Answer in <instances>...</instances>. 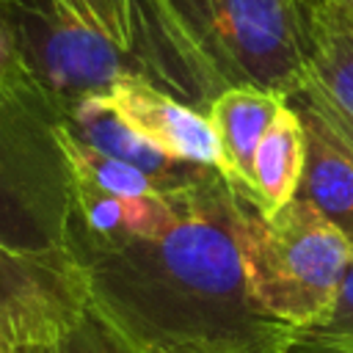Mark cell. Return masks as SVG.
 <instances>
[{
  "label": "cell",
  "instance_id": "obj_15",
  "mask_svg": "<svg viewBox=\"0 0 353 353\" xmlns=\"http://www.w3.org/2000/svg\"><path fill=\"white\" fill-rule=\"evenodd\" d=\"M69 3L91 28L116 41L124 50H132V8L135 0H63Z\"/></svg>",
  "mask_w": 353,
  "mask_h": 353
},
{
  "label": "cell",
  "instance_id": "obj_1",
  "mask_svg": "<svg viewBox=\"0 0 353 353\" xmlns=\"http://www.w3.org/2000/svg\"><path fill=\"white\" fill-rule=\"evenodd\" d=\"M66 254L88 306L138 353H273L295 331L248 292L223 174L179 190L154 232L97 234L72 218Z\"/></svg>",
  "mask_w": 353,
  "mask_h": 353
},
{
  "label": "cell",
  "instance_id": "obj_13",
  "mask_svg": "<svg viewBox=\"0 0 353 353\" xmlns=\"http://www.w3.org/2000/svg\"><path fill=\"white\" fill-rule=\"evenodd\" d=\"M77 317L0 306V353H63Z\"/></svg>",
  "mask_w": 353,
  "mask_h": 353
},
{
  "label": "cell",
  "instance_id": "obj_17",
  "mask_svg": "<svg viewBox=\"0 0 353 353\" xmlns=\"http://www.w3.org/2000/svg\"><path fill=\"white\" fill-rule=\"evenodd\" d=\"M306 331H314V334H323V336H331V339L353 345V265H350V270H347V276L342 281L339 298H336L328 320L314 325V328H306Z\"/></svg>",
  "mask_w": 353,
  "mask_h": 353
},
{
  "label": "cell",
  "instance_id": "obj_5",
  "mask_svg": "<svg viewBox=\"0 0 353 353\" xmlns=\"http://www.w3.org/2000/svg\"><path fill=\"white\" fill-rule=\"evenodd\" d=\"M0 22L19 66L61 119L127 77H146L135 50L102 36L63 0L0 3Z\"/></svg>",
  "mask_w": 353,
  "mask_h": 353
},
{
  "label": "cell",
  "instance_id": "obj_21",
  "mask_svg": "<svg viewBox=\"0 0 353 353\" xmlns=\"http://www.w3.org/2000/svg\"><path fill=\"white\" fill-rule=\"evenodd\" d=\"M0 3H8V0H0Z\"/></svg>",
  "mask_w": 353,
  "mask_h": 353
},
{
  "label": "cell",
  "instance_id": "obj_4",
  "mask_svg": "<svg viewBox=\"0 0 353 353\" xmlns=\"http://www.w3.org/2000/svg\"><path fill=\"white\" fill-rule=\"evenodd\" d=\"M61 116L17 63L0 77V245L69 259L74 182L61 146Z\"/></svg>",
  "mask_w": 353,
  "mask_h": 353
},
{
  "label": "cell",
  "instance_id": "obj_8",
  "mask_svg": "<svg viewBox=\"0 0 353 353\" xmlns=\"http://www.w3.org/2000/svg\"><path fill=\"white\" fill-rule=\"evenodd\" d=\"M287 99L262 88L237 85L221 91L204 110V116L212 124V132L218 138L221 154H223V176L232 188L251 190V171H254V154L256 146L270 127L273 116Z\"/></svg>",
  "mask_w": 353,
  "mask_h": 353
},
{
  "label": "cell",
  "instance_id": "obj_3",
  "mask_svg": "<svg viewBox=\"0 0 353 353\" xmlns=\"http://www.w3.org/2000/svg\"><path fill=\"white\" fill-rule=\"evenodd\" d=\"M232 199L254 303L290 328L325 323L353 265V248L339 229L301 196L276 212H265L251 193L237 188Z\"/></svg>",
  "mask_w": 353,
  "mask_h": 353
},
{
  "label": "cell",
  "instance_id": "obj_18",
  "mask_svg": "<svg viewBox=\"0 0 353 353\" xmlns=\"http://www.w3.org/2000/svg\"><path fill=\"white\" fill-rule=\"evenodd\" d=\"M273 353H353V345L306 331V328H295L292 336Z\"/></svg>",
  "mask_w": 353,
  "mask_h": 353
},
{
  "label": "cell",
  "instance_id": "obj_10",
  "mask_svg": "<svg viewBox=\"0 0 353 353\" xmlns=\"http://www.w3.org/2000/svg\"><path fill=\"white\" fill-rule=\"evenodd\" d=\"M85 303L72 259L25 256L0 245V306L77 317Z\"/></svg>",
  "mask_w": 353,
  "mask_h": 353
},
{
  "label": "cell",
  "instance_id": "obj_7",
  "mask_svg": "<svg viewBox=\"0 0 353 353\" xmlns=\"http://www.w3.org/2000/svg\"><path fill=\"white\" fill-rule=\"evenodd\" d=\"M77 138H83L85 143H91L94 149L138 168L141 174H146L160 190L165 193H176L185 188H196L201 182H210L212 176H218V168L210 165H199V163H188V160H176L163 154L160 149H154L152 143H146L141 135H135L105 102V97L99 99H88L83 102L74 113L61 119Z\"/></svg>",
  "mask_w": 353,
  "mask_h": 353
},
{
  "label": "cell",
  "instance_id": "obj_11",
  "mask_svg": "<svg viewBox=\"0 0 353 353\" xmlns=\"http://www.w3.org/2000/svg\"><path fill=\"white\" fill-rule=\"evenodd\" d=\"M309 72L353 116V11L345 0H301Z\"/></svg>",
  "mask_w": 353,
  "mask_h": 353
},
{
  "label": "cell",
  "instance_id": "obj_20",
  "mask_svg": "<svg viewBox=\"0 0 353 353\" xmlns=\"http://www.w3.org/2000/svg\"><path fill=\"white\" fill-rule=\"evenodd\" d=\"M0 36H3V22H0Z\"/></svg>",
  "mask_w": 353,
  "mask_h": 353
},
{
  "label": "cell",
  "instance_id": "obj_19",
  "mask_svg": "<svg viewBox=\"0 0 353 353\" xmlns=\"http://www.w3.org/2000/svg\"><path fill=\"white\" fill-rule=\"evenodd\" d=\"M345 3H347V6H350V11H353V0H345Z\"/></svg>",
  "mask_w": 353,
  "mask_h": 353
},
{
  "label": "cell",
  "instance_id": "obj_16",
  "mask_svg": "<svg viewBox=\"0 0 353 353\" xmlns=\"http://www.w3.org/2000/svg\"><path fill=\"white\" fill-rule=\"evenodd\" d=\"M63 353H138L119 331H113L88 303L66 334Z\"/></svg>",
  "mask_w": 353,
  "mask_h": 353
},
{
  "label": "cell",
  "instance_id": "obj_12",
  "mask_svg": "<svg viewBox=\"0 0 353 353\" xmlns=\"http://www.w3.org/2000/svg\"><path fill=\"white\" fill-rule=\"evenodd\" d=\"M306 165V124L298 108L287 99L265 130L251 171L254 201L265 212H276L290 204L301 188Z\"/></svg>",
  "mask_w": 353,
  "mask_h": 353
},
{
  "label": "cell",
  "instance_id": "obj_14",
  "mask_svg": "<svg viewBox=\"0 0 353 353\" xmlns=\"http://www.w3.org/2000/svg\"><path fill=\"white\" fill-rule=\"evenodd\" d=\"M292 102H298L301 108H306L314 119H320V124L347 149V154L353 157V116L325 91V85L309 72V77L303 80V85L290 97Z\"/></svg>",
  "mask_w": 353,
  "mask_h": 353
},
{
  "label": "cell",
  "instance_id": "obj_9",
  "mask_svg": "<svg viewBox=\"0 0 353 353\" xmlns=\"http://www.w3.org/2000/svg\"><path fill=\"white\" fill-rule=\"evenodd\" d=\"M292 102V99H290ZM306 124V165L295 196L306 199L353 248V157L306 108L292 102Z\"/></svg>",
  "mask_w": 353,
  "mask_h": 353
},
{
  "label": "cell",
  "instance_id": "obj_6",
  "mask_svg": "<svg viewBox=\"0 0 353 353\" xmlns=\"http://www.w3.org/2000/svg\"><path fill=\"white\" fill-rule=\"evenodd\" d=\"M105 102L135 135L163 154L210 165L223 174V154L210 119L154 80L143 74L127 77L105 97Z\"/></svg>",
  "mask_w": 353,
  "mask_h": 353
},
{
  "label": "cell",
  "instance_id": "obj_2",
  "mask_svg": "<svg viewBox=\"0 0 353 353\" xmlns=\"http://www.w3.org/2000/svg\"><path fill=\"white\" fill-rule=\"evenodd\" d=\"M146 77L193 105L251 85L290 99L309 77L301 0H135Z\"/></svg>",
  "mask_w": 353,
  "mask_h": 353
}]
</instances>
